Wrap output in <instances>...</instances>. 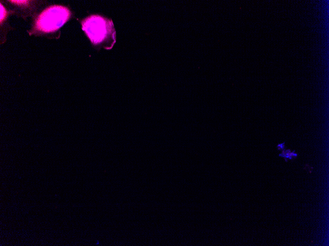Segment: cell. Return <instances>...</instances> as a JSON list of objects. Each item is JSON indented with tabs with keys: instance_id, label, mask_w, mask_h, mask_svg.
<instances>
[{
	"instance_id": "obj_1",
	"label": "cell",
	"mask_w": 329,
	"mask_h": 246,
	"mask_svg": "<svg viewBox=\"0 0 329 246\" xmlns=\"http://www.w3.org/2000/svg\"><path fill=\"white\" fill-rule=\"evenodd\" d=\"M82 30L94 45L110 49L115 43V30L111 20L99 15H91L82 22Z\"/></svg>"
},
{
	"instance_id": "obj_5",
	"label": "cell",
	"mask_w": 329,
	"mask_h": 246,
	"mask_svg": "<svg viewBox=\"0 0 329 246\" xmlns=\"http://www.w3.org/2000/svg\"><path fill=\"white\" fill-rule=\"evenodd\" d=\"M277 148L279 150H283L284 148V144H279L277 146Z\"/></svg>"
},
{
	"instance_id": "obj_2",
	"label": "cell",
	"mask_w": 329,
	"mask_h": 246,
	"mask_svg": "<svg viewBox=\"0 0 329 246\" xmlns=\"http://www.w3.org/2000/svg\"><path fill=\"white\" fill-rule=\"evenodd\" d=\"M70 15V10L65 6H50L39 15L36 22V28L44 33L54 32L67 21Z\"/></svg>"
},
{
	"instance_id": "obj_4",
	"label": "cell",
	"mask_w": 329,
	"mask_h": 246,
	"mask_svg": "<svg viewBox=\"0 0 329 246\" xmlns=\"http://www.w3.org/2000/svg\"><path fill=\"white\" fill-rule=\"evenodd\" d=\"M6 15V12L5 9H4L3 5L1 4V20H2V19H4L5 15Z\"/></svg>"
},
{
	"instance_id": "obj_3",
	"label": "cell",
	"mask_w": 329,
	"mask_h": 246,
	"mask_svg": "<svg viewBox=\"0 0 329 246\" xmlns=\"http://www.w3.org/2000/svg\"><path fill=\"white\" fill-rule=\"evenodd\" d=\"M280 156L283 157L286 160L287 159H292L297 156V154L295 152H291L290 150H282V153L280 154Z\"/></svg>"
}]
</instances>
